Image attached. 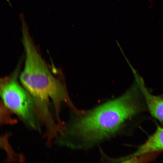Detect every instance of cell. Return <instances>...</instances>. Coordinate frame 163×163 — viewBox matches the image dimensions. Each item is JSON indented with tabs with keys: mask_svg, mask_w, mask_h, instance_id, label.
<instances>
[{
	"mask_svg": "<svg viewBox=\"0 0 163 163\" xmlns=\"http://www.w3.org/2000/svg\"><path fill=\"white\" fill-rule=\"evenodd\" d=\"M139 89L135 84L118 98L78 114L73 113L60 129L61 145L75 150L87 149L114 136L124 122L139 111Z\"/></svg>",
	"mask_w": 163,
	"mask_h": 163,
	"instance_id": "1",
	"label": "cell"
},
{
	"mask_svg": "<svg viewBox=\"0 0 163 163\" xmlns=\"http://www.w3.org/2000/svg\"><path fill=\"white\" fill-rule=\"evenodd\" d=\"M22 33L25 58L24 68L19 76L20 81L34 99L41 122L49 126L54 122L49 107L50 98L57 122L60 123L62 103H66L73 112L78 113L79 110L70 98L62 71L54 73L42 58L28 31Z\"/></svg>",
	"mask_w": 163,
	"mask_h": 163,
	"instance_id": "2",
	"label": "cell"
},
{
	"mask_svg": "<svg viewBox=\"0 0 163 163\" xmlns=\"http://www.w3.org/2000/svg\"><path fill=\"white\" fill-rule=\"evenodd\" d=\"M21 63L8 76L0 79V94L5 105L15 113L29 128L40 129V122L33 97L19 83Z\"/></svg>",
	"mask_w": 163,
	"mask_h": 163,
	"instance_id": "3",
	"label": "cell"
},
{
	"mask_svg": "<svg viewBox=\"0 0 163 163\" xmlns=\"http://www.w3.org/2000/svg\"><path fill=\"white\" fill-rule=\"evenodd\" d=\"M163 150V128L158 126L155 132L133 154L125 157L128 161L141 155L149 152Z\"/></svg>",
	"mask_w": 163,
	"mask_h": 163,
	"instance_id": "4",
	"label": "cell"
},
{
	"mask_svg": "<svg viewBox=\"0 0 163 163\" xmlns=\"http://www.w3.org/2000/svg\"><path fill=\"white\" fill-rule=\"evenodd\" d=\"M140 86L150 113L155 118L163 122V95L155 96L151 94L141 81Z\"/></svg>",
	"mask_w": 163,
	"mask_h": 163,
	"instance_id": "5",
	"label": "cell"
}]
</instances>
